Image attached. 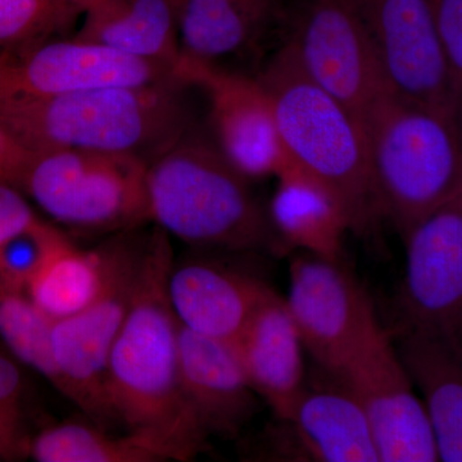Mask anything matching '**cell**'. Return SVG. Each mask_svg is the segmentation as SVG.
<instances>
[{
    "label": "cell",
    "mask_w": 462,
    "mask_h": 462,
    "mask_svg": "<svg viewBox=\"0 0 462 462\" xmlns=\"http://www.w3.org/2000/svg\"><path fill=\"white\" fill-rule=\"evenodd\" d=\"M324 373V372H322ZM303 389L291 415L273 431V449L294 460L379 462L372 428L354 394L338 378Z\"/></svg>",
    "instance_id": "15"
},
{
    "label": "cell",
    "mask_w": 462,
    "mask_h": 462,
    "mask_svg": "<svg viewBox=\"0 0 462 462\" xmlns=\"http://www.w3.org/2000/svg\"><path fill=\"white\" fill-rule=\"evenodd\" d=\"M127 231L102 293L83 311L51 327V352L63 396L107 430L117 424L107 397L109 354L133 305L149 236L141 239Z\"/></svg>",
    "instance_id": "7"
},
{
    "label": "cell",
    "mask_w": 462,
    "mask_h": 462,
    "mask_svg": "<svg viewBox=\"0 0 462 462\" xmlns=\"http://www.w3.org/2000/svg\"><path fill=\"white\" fill-rule=\"evenodd\" d=\"M289 41L310 78L338 99L363 126L389 93L369 35L349 0H300Z\"/></svg>",
    "instance_id": "9"
},
{
    "label": "cell",
    "mask_w": 462,
    "mask_h": 462,
    "mask_svg": "<svg viewBox=\"0 0 462 462\" xmlns=\"http://www.w3.org/2000/svg\"><path fill=\"white\" fill-rule=\"evenodd\" d=\"M257 79L272 102L289 165L338 199L349 230L367 233L380 215L366 136L357 118L310 78L289 39Z\"/></svg>",
    "instance_id": "3"
},
{
    "label": "cell",
    "mask_w": 462,
    "mask_h": 462,
    "mask_svg": "<svg viewBox=\"0 0 462 462\" xmlns=\"http://www.w3.org/2000/svg\"><path fill=\"white\" fill-rule=\"evenodd\" d=\"M182 393L207 437L233 439L254 418L261 398L234 342L200 336L179 324Z\"/></svg>",
    "instance_id": "16"
},
{
    "label": "cell",
    "mask_w": 462,
    "mask_h": 462,
    "mask_svg": "<svg viewBox=\"0 0 462 462\" xmlns=\"http://www.w3.org/2000/svg\"><path fill=\"white\" fill-rule=\"evenodd\" d=\"M29 151L16 136L0 125V181L14 184Z\"/></svg>",
    "instance_id": "31"
},
{
    "label": "cell",
    "mask_w": 462,
    "mask_h": 462,
    "mask_svg": "<svg viewBox=\"0 0 462 462\" xmlns=\"http://www.w3.org/2000/svg\"><path fill=\"white\" fill-rule=\"evenodd\" d=\"M53 322L26 291L0 278V338L18 361L41 374L62 393V380L51 352Z\"/></svg>",
    "instance_id": "25"
},
{
    "label": "cell",
    "mask_w": 462,
    "mask_h": 462,
    "mask_svg": "<svg viewBox=\"0 0 462 462\" xmlns=\"http://www.w3.org/2000/svg\"><path fill=\"white\" fill-rule=\"evenodd\" d=\"M328 374V373H327ZM351 391L372 428L380 462H436V437L424 402L378 316L330 374Z\"/></svg>",
    "instance_id": "8"
},
{
    "label": "cell",
    "mask_w": 462,
    "mask_h": 462,
    "mask_svg": "<svg viewBox=\"0 0 462 462\" xmlns=\"http://www.w3.org/2000/svg\"><path fill=\"white\" fill-rule=\"evenodd\" d=\"M285 14L284 0H179L180 62L218 66L260 42Z\"/></svg>",
    "instance_id": "22"
},
{
    "label": "cell",
    "mask_w": 462,
    "mask_h": 462,
    "mask_svg": "<svg viewBox=\"0 0 462 462\" xmlns=\"http://www.w3.org/2000/svg\"><path fill=\"white\" fill-rule=\"evenodd\" d=\"M67 239L58 227L42 220L0 247V278L26 291L45 261Z\"/></svg>",
    "instance_id": "27"
},
{
    "label": "cell",
    "mask_w": 462,
    "mask_h": 462,
    "mask_svg": "<svg viewBox=\"0 0 462 462\" xmlns=\"http://www.w3.org/2000/svg\"><path fill=\"white\" fill-rule=\"evenodd\" d=\"M276 178L278 187L267 216L278 254L298 249L340 260L349 224L338 199L320 182L289 163Z\"/></svg>",
    "instance_id": "21"
},
{
    "label": "cell",
    "mask_w": 462,
    "mask_h": 462,
    "mask_svg": "<svg viewBox=\"0 0 462 462\" xmlns=\"http://www.w3.org/2000/svg\"><path fill=\"white\" fill-rule=\"evenodd\" d=\"M23 379L11 356L0 349V442L7 458L27 456L23 434Z\"/></svg>",
    "instance_id": "28"
},
{
    "label": "cell",
    "mask_w": 462,
    "mask_h": 462,
    "mask_svg": "<svg viewBox=\"0 0 462 462\" xmlns=\"http://www.w3.org/2000/svg\"><path fill=\"white\" fill-rule=\"evenodd\" d=\"M147 170V161L130 154L30 149L12 185L69 229L126 231L151 223Z\"/></svg>",
    "instance_id": "6"
},
{
    "label": "cell",
    "mask_w": 462,
    "mask_h": 462,
    "mask_svg": "<svg viewBox=\"0 0 462 462\" xmlns=\"http://www.w3.org/2000/svg\"><path fill=\"white\" fill-rule=\"evenodd\" d=\"M151 223L193 247L276 251L269 216L215 142L190 130L148 163Z\"/></svg>",
    "instance_id": "4"
},
{
    "label": "cell",
    "mask_w": 462,
    "mask_h": 462,
    "mask_svg": "<svg viewBox=\"0 0 462 462\" xmlns=\"http://www.w3.org/2000/svg\"><path fill=\"white\" fill-rule=\"evenodd\" d=\"M27 456L38 462H165L171 461L162 447L148 438L111 430L83 422H60L30 438Z\"/></svg>",
    "instance_id": "24"
},
{
    "label": "cell",
    "mask_w": 462,
    "mask_h": 462,
    "mask_svg": "<svg viewBox=\"0 0 462 462\" xmlns=\"http://www.w3.org/2000/svg\"><path fill=\"white\" fill-rule=\"evenodd\" d=\"M234 345L258 397L285 420L307 383L305 346L285 298L273 289Z\"/></svg>",
    "instance_id": "18"
},
{
    "label": "cell",
    "mask_w": 462,
    "mask_h": 462,
    "mask_svg": "<svg viewBox=\"0 0 462 462\" xmlns=\"http://www.w3.org/2000/svg\"><path fill=\"white\" fill-rule=\"evenodd\" d=\"M427 3L448 62L457 115L462 99V0H427Z\"/></svg>",
    "instance_id": "29"
},
{
    "label": "cell",
    "mask_w": 462,
    "mask_h": 462,
    "mask_svg": "<svg viewBox=\"0 0 462 462\" xmlns=\"http://www.w3.org/2000/svg\"><path fill=\"white\" fill-rule=\"evenodd\" d=\"M41 221L23 191L0 181V247Z\"/></svg>",
    "instance_id": "30"
},
{
    "label": "cell",
    "mask_w": 462,
    "mask_h": 462,
    "mask_svg": "<svg viewBox=\"0 0 462 462\" xmlns=\"http://www.w3.org/2000/svg\"><path fill=\"white\" fill-rule=\"evenodd\" d=\"M305 349L321 372H338L376 318L369 294L340 260L306 254L289 267L285 298Z\"/></svg>",
    "instance_id": "13"
},
{
    "label": "cell",
    "mask_w": 462,
    "mask_h": 462,
    "mask_svg": "<svg viewBox=\"0 0 462 462\" xmlns=\"http://www.w3.org/2000/svg\"><path fill=\"white\" fill-rule=\"evenodd\" d=\"M78 17L60 0H0V54L62 38Z\"/></svg>",
    "instance_id": "26"
},
{
    "label": "cell",
    "mask_w": 462,
    "mask_h": 462,
    "mask_svg": "<svg viewBox=\"0 0 462 462\" xmlns=\"http://www.w3.org/2000/svg\"><path fill=\"white\" fill-rule=\"evenodd\" d=\"M60 2L65 3L67 7L71 8L75 14L80 16V14H84L88 9L93 7L96 3H98L99 0H60Z\"/></svg>",
    "instance_id": "32"
},
{
    "label": "cell",
    "mask_w": 462,
    "mask_h": 462,
    "mask_svg": "<svg viewBox=\"0 0 462 462\" xmlns=\"http://www.w3.org/2000/svg\"><path fill=\"white\" fill-rule=\"evenodd\" d=\"M273 288L251 273L207 260L172 263L167 294L181 327L209 338L238 339Z\"/></svg>",
    "instance_id": "17"
},
{
    "label": "cell",
    "mask_w": 462,
    "mask_h": 462,
    "mask_svg": "<svg viewBox=\"0 0 462 462\" xmlns=\"http://www.w3.org/2000/svg\"><path fill=\"white\" fill-rule=\"evenodd\" d=\"M363 129L380 218L403 240L462 196V144L454 118L389 91Z\"/></svg>",
    "instance_id": "5"
},
{
    "label": "cell",
    "mask_w": 462,
    "mask_h": 462,
    "mask_svg": "<svg viewBox=\"0 0 462 462\" xmlns=\"http://www.w3.org/2000/svg\"><path fill=\"white\" fill-rule=\"evenodd\" d=\"M178 75L205 93L214 142L242 175L276 178L285 169L272 102L257 78L196 62L179 63Z\"/></svg>",
    "instance_id": "14"
},
{
    "label": "cell",
    "mask_w": 462,
    "mask_h": 462,
    "mask_svg": "<svg viewBox=\"0 0 462 462\" xmlns=\"http://www.w3.org/2000/svg\"><path fill=\"white\" fill-rule=\"evenodd\" d=\"M74 38L178 72L179 0H99L85 12L83 25Z\"/></svg>",
    "instance_id": "19"
},
{
    "label": "cell",
    "mask_w": 462,
    "mask_h": 462,
    "mask_svg": "<svg viewBox=\"0 0 462 462\" xmlns=\"http://www.w3.org/2000/svg\"><path fill=\"white\" fill-rule=\"evenodd\" d=\"M182 81L0 103V125L32 151L78 148L151 162L191 130Z\"/></svg>",
    "instance_id": "2"
},
{
    "label": "cell",
    "mask_w": 462,
    "mask_h": 462,
    "mask_svg": "<svg viewBox=\"0 0 462 462\" xmlns=\"http://www.w3.org/2000/svg\"><path fill=\"white\" fill-rule=\"evenodd\" d=\"M121 236L97 249L67 239L42 264L26 293L51 321L83 311L102 293L114 270Z\"/></svg>",
    "instance_id": "23"
},
{
    "label": "cell",
    "mask_w": 462,
    "mask_h": 462,
    "mask_svg": "<svg viewBox=\"0 0 462 462\" xmlns=\"http://www.w3.org/2000/svg\"><path fill=\"white\" fill-rule=\"evenodd\" d=\"M5 458H7V456H5V448H3L2 442H0V461L5 460Z\"/></svg>",
    "instance_id": "34"
},
{
    "label": "cell",
    "mask_w": 462,
    "mask_h": 462,
    "mask_svg": "<svg viewBox=\"0 0 462 462\" xmlns=\"http://www.w3.org/2000/svg\"><path fill=\"white\" fill-rule=\"evenodd\" d=\"M349 2L369 35L389 90L456 121L448 62L427 0Z\"/></svg>",
    "instance_id": "11"
},
{
    "label": "cell",
    "mask_w": 462,
    "mask_h": 462,
    "mask_svg": "<svg viewBox=\"0 0 462 462\" xmlns=\"http://www.w3.org/2000/svg\"><path fill=\"white\" fill-rule=\"evenodd\" d=\"M406 270L392 329L421 331L462 354V196L403 240Z\"/></svg>",
    "instance_id": "10"
},
{
    "label": "cell",
    "mask_w": 462,
    "mask_h": 462,
    "mask_svg": "<svg viewBox=\"0 0 462 462\" xmlns=\"http://www.w3.org/2000/svg\"><path fill=\"white\" fill-rule=\"evenodd\" d=\"M172 263L170 236L154 225L133 305L109 354L107 397L125 430L182 462L205 452L208 437L182 393L179 321L167 294Z\"/></svg>",
    "instance_id": "1"
},
{
    "label": "cell",
    "mask_w": 462,
    "mask_h": 462,
    "mask_svg": "<svg viewBox=\"0 0 462 462\" xmlns=\"http://www.w3.org/2000/svg\"><path fill=\"white\" fill-rule=\"evenodd\" d=\"M456 123H457L458 134H460L461 144H462V99L460 105H458L457 115H456Z\"/></svg>",
    "instance_id": "33"
},
{
    "label": "cell",
    "mask_w": 462,
    "mask_h": 462,
    "mask_svg": "<svg viewBox=\"0 0 462 462\" xmlns=\"http://www.w3.org/2000/svg\"><path fill=\"white\" fill-rule=\"evenodd\" d=\"M181 81L175 69L78 39H54L0 54V103L106 87Z\"/></svg>",
    "instance_id": "12"
},
{
    "label": "cell",
    "mask_w": 462,
    "mask_h": 462,
    "mask_svg": "<svg viewBox=\"0 0 462 462\" xmlns=\"http://www.w3.org/2000/svg\"><path fill=\"white\" fill-rule=\"evenodd\" d=\"M401 360L424 397L439 461L462 462V354L445 340L391 329Z\"/></svg>",
    "instance_id": "20"
}]
</instances>
